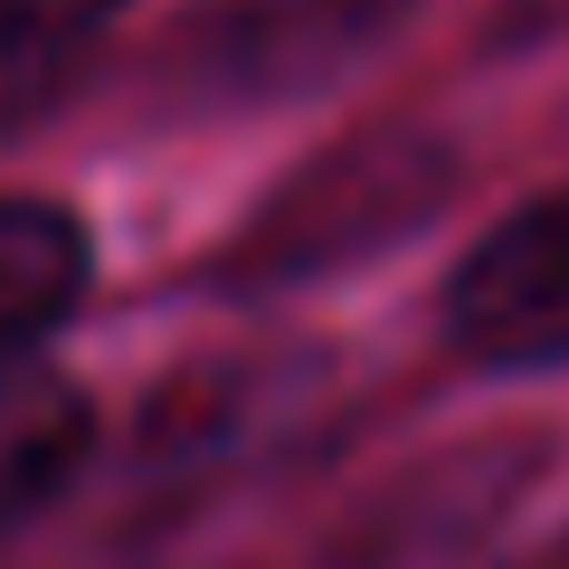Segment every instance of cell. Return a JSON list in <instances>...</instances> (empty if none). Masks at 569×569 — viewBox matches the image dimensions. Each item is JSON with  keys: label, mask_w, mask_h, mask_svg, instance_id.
Instances as JSON below:
<instances>
[{"label": "cell", "mask_w": 569, "mask_h": 569, "mask_svg": "<svg viewBox=\"0 0 569 569\" xmlns=\"http://www.w3.org/2000/svg\"><path fill=\"white\" fill-rule=\"evenodd\" d=\"M447 332L475 361L541 370L569 361V190L503 219L447 284Z\"/></svg>", "instance_id": "cell-1"}, {"label": "cell", "mask_w": 569, "mask_h": 569, "mask_svg": "<svg viewBox=\"0 0 569 569\" xmlns=\"http://www.w3.org/2000/svg\"><path fill=\"white\" fill-rule=\"evenodd\" d=\"M86 447H96V408L77 380H58L39 361L0 370V531L39 522L86 475Z\"/></svg>", "instance_id": "cell-2"}, {"label": "cell", "mask_w": 569, "mask_h": 569, "mask_svg": "<svg viewBox=\"0 0 569 569\" xmlns=\"http://www.w3.org/2000/svg\"><path fill=\"white\" fill-rule=\"evenodd\" d=\"M86 219L58 200H0V370L39 361V342L86 295Z\"/></svg>", "instance_id": "cell-3"}, {"label": "cell", "mask_w": 569, "mask_h": 569, "mask_svg": "<svg viewBox=\"0 0 569 569\" xmlns=\"http://www.w3.org/2000/svg\"><path fill=\"white\" fill-rule=\"evenodd\" d=\"M123 10L133 0H0V133H20L77 86Z\"/></svg>", "instance_id": "cell-4"}]
</instances>
